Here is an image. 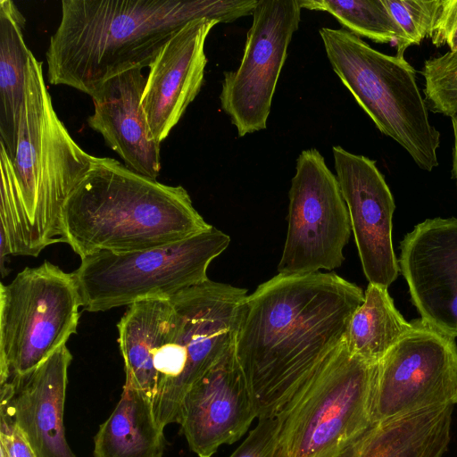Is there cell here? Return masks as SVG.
Instances as JSON below:
<instances>
[{"label":"cell","instance_id":"6da1fadb","mask_svg":"<svg viewBox=\"0 0 457 457\" xmlns=\"http://www.w3.org/2000/svg\"><path fill=\"white\" fill-rule=\"evenodd\" d=\"M364 300L335 272L280 274L245 298L235 353L257 419L275 417L344 343Z\"/></svg>","mask_w":457,"mask_h":457},{"label":"cell","instance_id":"7a4b0ae2","mask_svg":"<svg viewBox=\"0 0 457 457\" xmlns=\"http://www.w3.org/2000/svg\"><path fill=\"white\" fill-rule=\"evenodd\" d=\"M247 290L207 281L128 307L117 324L123 386L153 402L162 428L178 423L191 386L234 345Z\"/></svg>","mask_w":457,"mask_h":457},{"label":"cell","instance_id":"3957f363","mask_svg":"<svg viewBox=\"0 0 457 457\" xmlns=\"http://www.w3.org/2000/svg\"><path fill=\"white\" fill-rule=\"evenodd\" d=\"M258 0H62L46 53L47 79L90 96L110 78L149 67L187 22H231Z\"/></svg>","mask_w":457,"mask_h":457},{"label":"cell","instance_id":"277c9868","mask_svg":"<svg viewBox=\"0 0 457 457\" xmlns=\"http://www.w3.org/2000/svg\"><path fill=\"white\" fill-rule=\"evenodd\" d=\"M0 145V236L10 254L37 256L64 243L62 211L95 156L73 140L58 118L42 62L30 52L17 147L11 161Z\"/></svg>","mask_w":457,"mask_h":457},{"label":"cell","instance_id":"5b68a950","mask_svg":"<svg viewBox=\"0 0 457 457\" xmlns=\"http://www.w3.org/2000/svg\"><path fill=\"white\" fill-rule=\"evenodd\" d=\"M64 243L80 256L160 247L209 229L187 191L94 158L62 211Z\"/></svg>","mask_w":457,"mask_h":457},{"label":"cell","instance_id":"8992f818","mask_svg":"<svg viewBox=\"0 0 457 457\" xmlns=\"http://www.w3.org/2000/svg\"><path fill=\"white\" fill-rule=\"evenodd\" d=\"M320 36L335 73L378 130L407 151L419 168H436L440 133L430 123L413 67L345 29L321 28Z\"/></svg>","mask_w":457,"mask_h":457},{"label":"cell","instance_id":"52a82bcc","mask_svg":"<svg viewBox=\"0 0 457 457\" xmlns=\"http://www.w3.org/2000/svg\"><path fill=\"white\" fill-rule=\"evenodd\" d=\"M377 364L344 341L277 415L279 457H336L370 427Z\"/></svg>","mask_w":457,"mask_h":457},{"label":"cell","instance_id":"ba28073f","mask_svg":"<svg viewBox=\"0 0 457 457\" xmlns=\"http://www.w3.org/2000/svg\"><path fill=\"white\" fill-rule=\"evenodd\" d=\"M230 237L212 226L175 243L130 253L81 258L72 273L88 312H104L149 298L170 297L207 281V269Z\"/></svg>","mask_w":457,"mask_h":457},{"label":"cell","instance_id":"9c48e42d","mask_svg":"<svg viewBox=\"0 0 457 457\" xmlns=\"http://www.w3.org/2000/svg\"><path fill=\"white\" fill-rule=\"evenodd\" d=\"M73 273L46 261L0 287V383L35 370L77 332Z\"/></svg>","mask_w":457,"mask_h":457},{"label":"cell","instance_id":"30bf717a","mask_svg":"<svg viewBox=\"0 0 457 457\" xmlns=\"http://www.w3.org/2000/svg\"><path fill=\"white\" fill-rule=\"evenodd\" d=\"M288 197L287 232L278 272L302 275L340 267L351 222L337 176L317 149L298 155Z\"/></svg>","mask_w":457,"mask_h":457},{"label":"cell","instance_id":"8fae6325","mask_svg":"<svg viewBox=\"0 0 457 457\" xmlns=\"http://www.w3.org/2000/svg\"><path fill=\"white\" fill-rule=\"evenodd\" d=\"M299 0H258L242 60L224 72L220 100L238 137L265 129L287 48L301 21Z\"/></svg>","mask_w":457,"mask_h":457},{"label":"cell","instance_id":"7c38bea8","mask_svg":"<svg viewBox=\"0 0 457 457\" xmlns=\"http://www.w3.org/2000/svg\"><path fill=\"white\" fill-rule=\"evenodd\" d=\"M456 395L454 338L417 320L377 364L371 422L430 406L454 404Z\"/></svg>","mask_w":457,"mask_h":457},{"label":"cell","instance_id":"4fadbf2b","mask_svg":"<svg viewBox=\"0 0 457 457\" xmlns=\"http://www.w3.org/2000/svg\"><path fill=\"white\" fill-rule=\"evenodd\" d=\"M361 267L369 283L388 287L399 274L393 241V195L376 162L340 145L332 147Z\"/></svg>","mask_w":457,"mask_h":457},{"label":"cell","instance_id":"5bb4252c","mask_svg":"<svg viewBox=\"0 0 457 457\" xmlns=\"http://www.w3.org/2000/svg\"><path fill=\"white\" fill-rule=\"evenodd\" d=\"M398 263L420 320L457 337V218L418 224L401 242Z\"/></svg>","mask_w":457,"mask_h":457},{"label":"cell","instance_id":"9a60e30c","mask_svg":"<svg viewBox=\"0 0 457 457\" xmlns=\"http://www.w3.org/2000/svg\"><path fill=\"white\" fill-rule=\"evenodd\" d=\"M256 418L234 345L185 395L179 424L189 448L211 457L222 445L241 438Z\"/></svg>","mask_w":457,"mask_h":457},{"label":"cell","instance_id":"2e32d148","mask_svg":"<svg viewBox=\"0 0 457 457\" xmlns=\"http://www.w3.org/2000/svg\"><path fill=\"white\" fill-rule=\"evenodd\" d=\"M71 361L64 345L35 370L1 384V419L22 430L37 457H76L63 420Z\"/></svg>","mask_w":457,"mask_h":457},{"label":"cell","instance_id":"e0dca14e","mask_svg":"<svg viewBox=\"0 0 457 457\" xmlns=\"http://www.w3.org/2000/svg\"><path fill=\"white\" fill-rule=\"evenodd\" d=\"M217 20L202 18L180 28L149 66L142 107L161 143L198 95L204 79L205 40Z\"/></svg>","mask_w":457,"mask_h":457},{"label":"cell","instance_id":"ac0fdd59","mask_svg":"<svg viewBox=\"0 0 457 457\" xmlns=\"http://www.w3.org/2000/svg\"><path fill=\"white\" fill-rule=\"evenodd\" d=\"M146 77L132 69L102 83L92 94L94 113L87 118L106 145L129 170L157 179L161 171L160 144L153 136L141 102Z\"/></svg>","mask_w":457,"mask_h":457},{"label":"cell","instance_id":"d6986e66","mask_svg":"<svg viewBox=\"0 0 457 457\" xmlns=\"http://www.w3.org/2000/svg\"><path fill=\"white\" fill-rule=\"evenodd\" d=\"M453 403L372 423L336 457H443L451 440Z\"/></svg>","mask_w":457,"mask_h":457},{"label":"cell","instance_id":"ffe728a7","mask_svg":"<svg viewBox=\"0 0 457 457\" xmlns=\"http://www.w3.org/2000/svg\"><path fill=\"white\" fill-rule=\"evenodd\" d=\"M163 430L152 400L123 386L119 402L94 437V457H162Z\"/></svg>","mask_w":457,"mask_h":457},{"label":"cell","instance_id":"44dd1931","mask_svg":"<svg viewBox=\"0 0 457 457\" xmlns=\"http://www.w3.org/2000/svg\"><path fill=\"white\" fill-rule=\"evenodd\" d=\"M25 21L12 1H0V142L11 161L16 153L26 69L31 52L23 37Z\"/></svg>","mask_w":457,"mask_h":457},{"label":"cell","instance_id":"7402d4cb","mask_svg":"<svg viewBox=\"0 0 457 457\" xmlns=\"http://www.w3.org/2000/svg\"><path fill=\"white\" fill-rule=\"evenodd\" d=\"M412 327L395 308L387 287L369 283L349 321L345 345L351 354L377 364Z\"/></svg>","mask_w":457,"mask_h":457},{"label":"cell","instance_id":"603a6c76","mask_svg":"<svg viewBox=\"0 0 457 457\" xmlns=\"http://www.w3.org/2000/svg\"><path fill=\"white\" fill-rule=\"evenodd\" d=\"M301 8L333 15L351 33L378 43H394L396 56L410 47L403 30L394 20L383 0H299Z\"/></svg>","mask_w":457,"mask_h":457},{"label":"cell","instance_id":"cb8c5ba5","mask_svg":"<svg viewBox=\"0 0 457 457\" xmlns=\"http://www.w3.org/2000/svg\"><path fill=\"white\" fill-rule=\"evenodd\" d=\"M425 102L433 112L453 117L457 113V53L447 52L424 62Z\"/></svg>","mask_w":457,"mask_h":457},{"label":"cell","instance_id":"d4e9b609","mask_svg":"<svg viewBox=\"0 0 457 457\" xmlns=\"http://www.w3.org/2000/svg\"><path fill=\"white\" fill-rule=\"evenodd\" d=\"M440 0H383L411 46L429 37Z\"/></svg>","mask_w":457,"mask_h":457},{"label":"cell","instance_id":"484cf974","mask_svg":"<svg viewBox=\"0 0 457 457\" xmlns=\"http://www.w3.org/2000/svg\"><path fill=\"white\" fill-rule=\"evenodd\" d=\"M258 420L254 428L229 457H279L278 417L262 418Z\"/></svg>","mask_w":457,"mask_h":457},{"label":"cell","instance_id":"4316f807","mask_svg":"<svg viewBox=\"0 0 457 457\" xmlns=\"http://www.w3.org/2000/svg\"><path fill=\"white\" fill-rule=\"evenodd\" d=\"M429 37L434 46L457 53V0H440Z\"/></svg>","mask_w":457,"mask_h":457},{"label":"cell","instance_id":"83f0119b","mask_svg":"<svg viewBox=\"0 0 457 457\" xmlns=\"http://www.w3.org/2000/svg\"><path fill=\"white\" fill-rule=\"evenodd\" d=\"M0 439L7 457H37L22 430L12 421L1 419Z\"/></svg>","mask_w":457,"mask_h":457},{"label":"cell","instance_id":"f1b7e54d","mask_svg":"<svg viewBox=\"0 0 457 457\" xmlns=\"http://www.w3.org/2000/svg\"><path fill=\"white\" fill-rule=\"evenodd\" d=\"M453 131V175L457 185V113L451 117Z\"/></svg>","mask_w":457,"mask_h":457},{"label":"cell","instance_id":"f546056e","mask_svg":"<svg viewBox=\"0 0 457 457\" xmlns=\"http://www.w3.org/2000/svg\"><path fill=\"white\" fill-rule=\"evenodd\" d=\"M1 457H7L6 453L1 450Z\"/></svg>","mask_w":457,"mask_h":457},{"label":"cell","instance_id":"4dcf8cb0","mask_svg":"<svg viewBox=\"0 0 457 457\" xmlns=\"http://www.w3.org/2000/svg\"><path fill=\"white\" fill-rule=\"evenodd\" d=\"M453 403H454V404H455V403H457V395H456V396H455V398H454Z\"/></svg>","mask_w":457,"mask_h":457}]
</instances>
